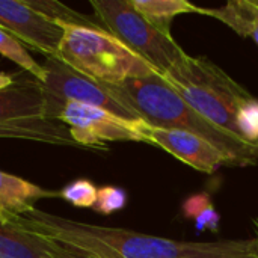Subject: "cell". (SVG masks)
<instances>
[{"label": "cell", "mask_w": 258, "mask_h": 258, "mask_svg": "<svg viewBox=\"0 0 258 258\" xmlns=\"http://www.w3.org/2000/svg\"><path fill=\"white\" fill-rule=\"evenodd\" d=\"M200 115L242 141L237 112L254 95L204 56L186 54L160 74Z\"/></svg>", "instance_id": "obj_3"}, {"label": "cell", "mask_w": 258, "mask_h": 258, "mask_svg": "<svg viewBox=\"0 0 258 258\" xmlns=\"http://www.w3.org/2000/svg\"><path fill=\"white\" fill-rule=\"evenodd\" d=\"M59 194L67 203H70L74 207L92 209L97 201L98 189L89 180L80 178V180H76V181L67 184Z\"/></svg>", "instance_id": "obj_17"}, {"label": "cell", "mask_w": 258, "mask_h": 258, "mask_svg": "<svg viewBox=\"0 0 258 258\" xmlns=\"http://www.w3.org/2000/svg\"><path fill=\"white\" fill-rule=\"evenodd\" d=\"M0 54L17 63L21 70H24L39 83L45 82L47 73L44 67L30 56V53L27 51L26 45L21 41H18L15 36H12L2 27H0Z\"/></svg>", "instance_id": "obj_15"}, {"label": "cell", "mask_w": 258, "mask_h": 258, "mask_svg": "<svg viewBox=\"0 0 258 258\" xmlns=\"http://www.w3.org/2000/svg\"><path fill=\"white\" fill-rule=\"evenodd\" d=\"M125 204H127V194L124 189L115 186H104L98 189L97 201L92 209L101 215H112L124 209Z\"/></svg>", "instance_id": "obj_19"}, {"label": "cell", "mask_w": 258, "mask_h": 258, "mask_svg": "<svg viewBox=\"0 0 258 258\" xmlns=\"http://www.w3.org/2000/svg\"><path fill=\"white\" fill-rule=\"evenodd\" d=\"M27 5L35 9L42 17L48 18L50 21H54L60 26L63 24H73V26H94V23L79 14L77 11L68 8L67 5L56 2V0H26Z\"/></svg>", "instance_id": "obj_16"}, {"label": "cell", "mask_w": 258, "mask_h": 258, "mask_svg": "<svg viewBox=\"0 0 258 258\" xmlns=\"http://www.w3.org/2000/svg\"><path fill=\"white\" fill-rule=\"evenodd\" d=\"M91 6L107 32L151 63L160 74L187 54L171 33L151 24L133 8L130 0H91Z\"/></svg>", "instance_id": "obj_5"}, {"label": "cell", "mask_w": 258, "mask_h": 258, "mask_svg": "<svg viewBox=\"0 0 258 258\" xmlns=\"http://www.w3.org/2000/svg\"><path fill=\"white\" fill-rule=\"evenodd\" d=\"M0 258H50L41 237L23 230L0 215Z\"/></svg>", "instance_id": "obj_13"}, {"label": "cell", "mask_w": 258, "mask_h": 258, "mask_svg": "<svg viewBox=\"0 0 258 258\" xmlns=\"http://www.w3.org/2000/svg\"><path fill=\"white\" fill-rule=\"evenodd\" d=\"M0 27L45 57H57L63 27L38 14L26 0H0Z\"/></svg>", "instance_id": "obj_8"}, {"label": "cell", "mask_w": 258, "mask_h": 258, "mask_svg": "<svg viewBox=\"0 0 258 258\" xmlns=\"http://www.w3.org/2000/svg\"><path fill=\"white\" fill-rule=\"evenodd\" d=\"M23 230L59 242L88 258H216L257 254V240L181 242L122 228H107L33 209L6 219Z\"/></svg>", "instance_id": "obj_1"}, {"label": "cell", "mask_w": 258, "mask_h": 258, "mask_svg": "<svg viewBox=\"0 0 258 258\" xmlns=\"http://www.w3.org/2000/svg\"><path fill=\"white\" fill-rule=\"evenodd\" d=\"M45 110V94L35 79H17L12 86L0 91V124L47 119Z\"/></svg>", "instance_id": "obj_10"}, {"label": "cell", "mask_w": 258, "mask_h": 258, "mask_svg": "<svg viewBox=\"0 0 258 258\" xmlns=\"http://www.w3.org/2000/svg\"><path fill=\"white\" fill-rule=\"evenodd\" d=\"M236 121L242 141L258 145V100L255 97L242 104Z\"/></svg>", "instance_id": "obj_18"}, {"label": "cell", "mask_w": 258, "mask_h": 258, "mask_svg": "<svg viewBox=\"0 0 258 258\" xmlns=\"http://www.w3.org/2000/svg\"><path fill=\"white\" fill-rule=\"evenodd\" d=\"M44 70L47 79L42 85L45 94V118L57 121L59 113L67 101H76L107 110L122 119L132 122H142L139 115L127 104H124L109 88L107 83L89 79L56 57H45Z\"/></svg>", "instance_id": "obj_6"}, {"label": "cell", "mask_w": 258, "mask_h": 258, "mask_svg": "<svg viewBox=\"0 0 258 258\" xmlns=\"http://www.w3.org/2000/svg\"><path fill=\"white\" fill-rule=\"evenodd\" d=\"M141 133L145 144L156 145L168 151L175 159L184 162L200 172L213 174L221 166L231 165L230 159L221 150L197 135L181 130L159 128L145 122L141 127Z\"/></svg>", "instance_id": "obj_9"}, {"label": "cell", "mask_w": 258, "mask_h": 258, "mask_svg": "<svg viewBox=\"0 0 258 258\" xmlns=\"http://www.w3.org/2000/svg\"><path fill=\"white\" fill-rule=\"evenodd\" d=\"M62 27L63 39L56 59L89 79L118 85L127 79L160 74L144 57L97 24H63Z\"/></svg>", "instance_id": "obj_4"}, {"label": "cell", "mask_w": 258, "mask_h": 258, "mask_svg": "<svg viewBox=\"0 0 258 258\" xmlns=\"http://www.w3.org/2000/svg\"><path fill=\"white\" fill-rule=\"evenodd\" d=\"M54 197H60V194L42 189L38 184L0 169V215L5 222L9 218L33 210L36 201Z\"/></svg>", "instance_id": "obj_11"}, {"label": "cell", "mask_w": 258, "mask_h": 258, "mask_svg": "<svg viewBox=\"0 0 258 258\" xmlns=\"http://www.w3.org/2000/svg\"><path fill=\"white\" fill-rule=\"evenodd\" d=\"M252 2H254V3H255V5L258 6V0H252Z\"/></svg>", "instance_id": "obj_23"}, {"label": "cell", "mask_w": 258, "mask_h": 258, "mask_svg": "<svg viewBox=\"0 0 258 258\" xmlns=\"http://www.w3.org/2000/svg\"><path fill=\"white\" fill-rule=\"evenodd\" d=\"M57 121L65 124L79 147L106 150V142L133 141L144 142L142 122L122 119L107 110L88 104L67 101Z\"/></svg>", "instance_id": "obj_7"}, {"label": "cell", "mask_w": 258, "mask_h": 258, "mask_svg": "<svg viewBox=\"0 0 258 258\" xmlns=\"http://www.w3.org/2000/svg\"><path fill=\"white\" fill-rule=\"evenodd\" d=\"M216 258H258V254H240V255H225Z\"/></svg>", "instance_id": "obj_22"}, {"label": "cell", "mask_w": 258, "mask_h": 258, "mask_svg": "<svg viewBox=\"0 0 258 258\" xmlns=\"http://www.w3.org/2000/svg\"><path fill=\"white\" fill-rule=\"evenodd\" d=\"M17 82V77L12 74H6V73H0V91L12 86Z\"/></svg>", "instance_id": "obj_21"}, {"label": "cell", "mask_w": 258, "mask_h": 258, "mask_svg": "<svg viewBox=\"0 0 258 258\" xmlns=\"http://www.w3.org/2000/svg\"><path fill=\"white\" fill-rule=\"evenodd\" d=\"M255 240H257V254H258V237H257V239H255Z\"/></svg>", "instance_id": "obj_24"}, {"label": "cell", "mask_w": 258, "mask_h": 258, "mask_svg": "<svg viewBox=\"0 0 258 258\" xmlns=\"http://www.w3.org/2000/svg\"><path fill=\"white\" fill-rule=\"evenodd\" d=\"M197 14L213 17L237 35L252 38L258 45V6L252 0H233L221 8H200Z\"/></svg>", "instance_id": "obj_12"}, {"label": "cell", "mask_w": 258, "mask_h": 258, "mask_svg": "<svg viewBox=\"0 0 258 258\" xmlns=\"http://www.w3.org/2000/svg\"><path fill=\"white\" fill-rule=\"evenodd\" d=\"M109 88L148 125L197 135L221 150L236 166L258 162V145L240 141L206 119L160 74L127 79Z\"/></svg>", "instance_id": "obj_2"}, {"label": "cell", "mask_w": 258, "mask_h": 258, "mask_svg": "<svg viewBox=\"0 0 258 258\" xmlns=\"http://www.w3.org/2000/svg\"><path fill=\"white\" fill-rule=\"evenodd\" d=\"M41 239L44 242V248H45V251H47V254H48L50 258H88L85 257L83 254H80V252H77V251H74V249H71V248H68L65 245H62V243H59V242H54V240H50V239H44V237H41Z\"/></svg>", "instance_id": "obj_20"}, {"label": "cell", "mask_w": 258, "mask_h": 258, "mask_svg": "<svg viewBox=\"0 0 258 258\" xmlns=\"http://www.w3.org/2000/svg\"><path fill=\"white\" fill-rule=\"evenodd\" d=\"M133 8L151 24L165 33H171V23L183 14H197L195 5L186 0H130Z\"/></svg>", "instance_id": "obj_14"}]
</instances>
